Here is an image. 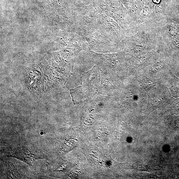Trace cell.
I'll use <instances>...</instances> for the list:
<instances>
[{
	"instance_id": "obj_3",
	"label": "cell",
	"mask_w": 179,
	"mask_h": 179,
	"mask_svg": "<svg viewBox=\"0 0 179 179\" xmlns=\"http://www.w3.org/2000/svg\"><path fill=\"white\" fill-rule=\"evenodd\" d=\"M154 84V82L150 80H146L143 83V86L146 89L151 88Z\"/></svg>"
},
{
	"instance_id": "obj_2",
	"label": "cell",
	"mask_w": 179,
	"mask_h": 179,
	"mask_svg": "<svg viewBox=\"0 0 179 179\" xmlns=\"http://www.w3.org/2000/svg\"><path fill=\"white\" fill-rule=\"evenodd\" d=\"M164 64V63L163 62H159L157 63L152 67V71L153 72L158 71L159 70L163 67Z\"/></svg>"
},
{
	"instance_id": "obj_4",
	"label": "cell",
	"mask_w": 179,
	"mask_h": 179,
	"mask_svg": "<svg viewBox=\"0 0 179 179\" xmlns=\"http://www.w3.org/2000/svg\"><path fill=\"white\" fill-rule=\"evenodd\" d=\"M149 56V54H147L141 57L138 60V61H137V65H140V64L143 63V62H144L147 59Z\"/></svg>"
},
{
	"instance_id": "obj_1",
	"label": "cell",
	"mask_w": 179,
	"mask_h": 179,
	"mask_svg": "<svg viewBox=\"0 0 179 179\" xmlns=\"http://www.w3.org/2000/svg\"><path fill=\"white\" fill-rule=\"evenodd\" d=\"M24 149L25 148H22V149H19L17 150L13 153V156L21 159L26 162L38 159V157H39V156L35 155V153H33L32 151Z\"/></svg>"
}]
</instances>
